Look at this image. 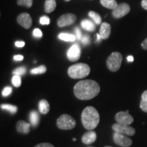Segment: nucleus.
Wrapping results in <instances>:
<instances>
[{"label":"nucleus","mask_w":147,"mask_h":147,"mask_svg":"<svg viewBox=\"0 0 147 147\" xmlns=\"http://www.w3.org/2000/svg\"><path fill=\"white\" fill-rule=\"evenodd\" d=\"M100 91V87L99 84L92 80L79 81L74 87L75 96L81 100H91L97 96Z\"/></svg>","instance_id":"nucleus-1"},{"label":"nucleus","mask_w":147,"mask_h":147,"mask_svg":"<svg viewBox=\"0 0 147 147\" xmlns=\"http://www.w3.org/2000/svg\"><path fill=\"white\" fill-rule=\"evenodd\" d=\"M81 121L84 128L87 130H93L100 123V115L94 107L88 106L82 111Z\"/></svg>","instance_id":"nucleus-2"},{"label":"nucleus","mask_w":147,"mask_h":147,"mask_svg":"<svg viewBox=\"0 0 147 147\" xmlns=\"http://www.w3.org/2000/svg\"><path fill=\"white\" fill-rule=\"evenodd\" d=\"M91 69L86 63H76L70 66L67 70L69 76L74 79L83 78L90 74Z\"/></svg>","instance_id":"nucleus-3"},{"label":"nucleus","mask_w":147,"mask_h":147,"mask_svg":"<svg viewBox=\"0 0 147 147\" xmlns=\"http://www.w3.org/2000/svg\"><path fill=\"white\" fill-rule=\"evenodd\" d=\"M57 125L60 129L69 130L72 129L76 127V122L70 115L63 114L61 115L57 120Z\"/></svg>","instance_id":"nucleus-4"},{"label":"nucleus","mask_w":147,"mask_h":147,"mask_svg":"<svg viewBox=\"0 0 147 147\" xmlns=\"http://www.w3.org/2000/svg\"><path fill=\"white\" fill-rule=\"evenodd\" d=\"M123 61V56L120 53L115 52L108 57L106 65L111 71H117L120 69Z\"/></svg>","instance_id":"nucleus-5"},{"label":"nucleus","mask_w":147,"mask_h":147,"mask_svg":"<svg viewBox=\"0 0 147 147\" xmlns=\"http://www.w3.org/2000/svg\"><path fill=\"white\" fill-rule=\"evenodd\" d=\"M113 129L115 132H118L119 134L129 136H131L136 134V130L132 127L127 125L119 124L118 123L113 125Z\"/></svg>","instance_id":"nucleus-6"},{"label":"nucleus","mask_w":147,"mask_h":147,"mask_svg":"<svg viewBox=\"0 0 147 147\" xmlns=\"http://www.w3.org/2000/svg\"><path fill=\"white\" fill-rule=\"evenodd\" d=\"M113 140L116 144L122 147H129L132 144V140L129 138L118 132L114 133Z\"/></svg>","instance_id":"nucleus-7"},{"label":"nucleus","mask_w":147,"mask_h":147,"mask_svg":"<svg viewBox=\"0 0 147 147\" xmlns=\"http://www.w3.org/2000/svg\"><path fill=\"white\" fill-rule=\"evenodd\" d=\"M115 120L117 123L122 125H129L134 122V118L129 114V110L125 112L121 111L116 115Z\"/></svg>","instance_id":"nucleus-8"},{"label":"nucleus","mask_w":147,"mask_h":147,"mask_svg":"<svg viewBox=\"0 0 147 147\" xmlns=\"http://www.w3.org/2000/svg\"><path fill=\"white\" fill-rule=\"evenodd\" d=\"M76 16L75 14L68 13L63 14L58 18L57 25L59 27H64L72 25L76 21Z\"/></svg>","instance_id":"nucleus-9"},{"label":"nucleus","mask_w":147,"mask_h":147,"mask_svg":"<svg viewBox=\"0 0 147 147\" xmlns=\"http://www.w3.org/2000/svg\"><path fill=\"white\" fill-rule=\"evenodd\" d=\"M130 12V6L126 3H121L113 11V15L115 18H120L127 15Z\"/></svg>","instance_id":"nucleus-10"},{"label":"nucleus","mask_w":147,"mask_h":147,"mask_svg":"<svg viewBox=\"0 0 147 147\" xmlns=\"http://www.w3.org/2000/svg\"><path fill=\"white\" fill-rule=\"evenodd\" d=\"M80 55H81L80 47L77 44H74V45L71 46L67 53V59L70 61L73 62L78 61L80 57Z\"/></svg>","instance_id":"nucleus-11"},{"label":"nucleus","mask_w":147,"mask_h":147,"mask_svg":"<svg viewBox=\"0 0 147 147\" xmlns=\"http://www.w3.org/2000/svg\"><path fill=\"white\" fill-rule=\"evenodd\" d=\"M17 22L25 29H29L32 25V19L28 13H21L18 16Z\"/></svg>","instance_id":"nucleus-12"},{"label":"nucleus","mask_w":147,"mask_h":147,"mask_svg":"<svg viewBox=\"0 0 147 147\" xmlns=\"http://www.w3.org/2000/svg\"><path fill=\"white\" fill-rule=\"evenodd\" d=\"M97 139V134L95 131L89 130L82 136V141L84 144H90L95 142Z\"/></svg>","instance_id":"nucleus-13"},{"label":"nucleus","mask_w":147,"mask_h":147,"mask_svg":"<svg viewBox=\"0 0 147 147\" xmlns=\"http://www.w3.org/2000/svg\"><path fill=\"white\" fill-rule=\"evenodd\" d=\"M111 33V26L107 23H102L101 24L100 29V35L102 37V39L106 40L109 38Z\"/></svg>","instance_id":"nucleus-14"},{"label":"nucleus","mask_w":147,"mask_h":147,"mask_svg":"<svg viewBox=\"0 0 147 147\" xmlns=\"http://www.w3.org/2000/svg\"><path fill=\"white\" fill-rule=\"evenodd\" d=\"M16 130L18 133L27 134L30 131V124L23 121H19L16 123Z\"/></svg>","instance_id":"nucleus-15"},{"label":"nucleus","mask_w":147,"mask_h":147,"mask_svg":"<svg viewBox=\"0 0 147 147\" xmlns=\"http://www.w3.org/2000/svg\"><path fill=\"white\" fill-rule=\"evenodd\" d=\"M38 108L40 113L42 115H47L50 111V105L49 102L46 100H40L38 104Z\"/></svg>","instance_id":"nucleus-16"},{"label":"nucleus","mask_w":147,"mask_h":147,"mask_svg":"<svg viewBox=\"0 0 147 147\" xmlns=\"http://www.w3.org/2000/svg\"><path fill=\"white\" fill-rule=\"evenodd\" d=\"M29 121L31 125L33 127H37L40 122V117L38 112L36 110H32L29 114Z\"/></svg>","instance_id":"nucleus-17"},{"label":"nucleus","mask_w":147,"mask_h":147,"mask_svg":"<svg viewBox=\"0 0 147 147\" xmlns=\"http://www.w3.org/2000/svg\"><path fill=\"white\" fill-rule=\"evenodd\" d=\"M57 6L55 0H46L45 5V10L47 13H51L55 10Z\"/></svg>","instance_id":"nucleus-18"},{"label":"nucleus","mask_w":147,"mask_h":147,"mask_svg":"<svg viewBox=\"0 0 147 147\" xmlns=\"http://www.w3.org/2000/svg\"><path fill=\"white\" fill-rule=\"evenodd\" d=\"M81 26L82 28L88 31V32H93L95 29L94 23L88 19L82 20L81 22Z\"/></svg>","instance_id":"nucleus-19"},{"label":"nucleus","mask_w":147,"mask_h":147,"mask_svg":"<svg viewBox=\"0 0 147 147\" xmlns=\"http://www.w3.org/2000/svg\"><path fill=\"white\" fill-rule=\"evenodd\" d=\"M100 3L104 7L111 10H115L118 5L115 0H100Z\"/></svg>","instance_id":"nucleus-20"},{"label":"nucleus","mask_w":147,"mask_h":147,"mask_svg":"<svg viewBox=\"0 0 147 147\" xmlns=\"http://www.w3.org/2000/svg\"><path fill=\"white\" fill-rule=\"evenodd\" d=\"M58 37L60 40L65 42H74L76 40V37L74 35L65 34V33H61V34H59Z\"/></svg>","instance_id":"nucleus-21"},{"label":"nucleus","mask_w":147,"mask_h":147,"mask_svg":"<svg viewBox=\"0 0 147 147\" xmlns=\"http://www.w3.org/2000/svg\"><path fill=\"white\" fill-rule=\"evenodd\" d=\"M1 108L2 110H5L8 111L9 113H10L11 114H15L17 112L18 108L16 106L14 105H11V104H3L1 105Z\"/></svg>","instance_id":"nucleus-22"},{"label":"nucleus","mask_w":147,"mask_h":147,"mask_svg":"<svg viewBox=\"0 0 147 147\" xmlns=\"http://www.w3.org/2000/svg\"><path fill=\"white\" fill-rule=\"evenodd\" d=\"M89 16L93 20L94 23H96L97 25H100L102 23V18L100 15L94 11H90L89 12Z\"/></svg>","instance_id":"nucleus-23"},{"label":"nucleus","mask_w":147,"mask_h":147,"mask_svg":"<svg viewBox=\"0 0 147 147\" xmlns=\"http://www.w3.org/2000/svg\"><path fill=\"white\" fill-rule=\"evenodd\" d=\"M47 67L45 65H41L39 67L31 69L30 73L32 74H45L47 71Z\"/></svg>","instance_id":"nucleus-24"},{"label":"nucleus","mask_w":147,"mask_h":147,"mask_svg":"<svg viewBox=\"0 0 147 147\" xmlns=\"http://www.w3.org/2000/svg\"><path fill=\"white\" fill-rule=\"evenodd\" d=\"M12 83L14 87H19L21 84V77L18 75H14L12 78Z\"/></svg>","instance_id":"nucleus-25"},{"label":"nucleus","mask_w":147,"mask_h":147,"mask_svg":"<svg viewBox=\"0 0 147 147\" xmlns=\"http://www.w3.org/2000/svg\"><path fill=\"white\" fill-rule=\"evenodd\" d=\"M25 73H26V68L23 66L17 67V68L14 69L12 71L13 75H18V76H22V75L25 74Z\"/></svg>","instance_id":"nucleus-26"},{"label":"nucleus","mask_w":147,"mask_h":147,"mask_svg":"<svg viewBox=\"0 0 147 147\" xmlns=\"http://www.w3.org/2000/svg\"><path fill=\"white\" fill-rule=\"evenodd\" d=\"M17 3L19 5H25L27 8H31L33 4V0H17Z\"/></svg>","instance_id":"nucleus-27"},{"label":"nucleus","mask_w":147,"mask_h":147,"mask_svg":"<svg viewBox=\"0 0 147 147\" xmlns=\"http://www.w3.org/2000/svg\"><path fill=\"white\" fill-rule=\"evenodd\" d=\"M40 23L41 24V25H49V24H50V18H49L47 16H42L40 19Z\"/></svg>","instance_id":"nucleus-28"},{"label":"nucleus","mask_w":147,"mask_h":147,"mask_svg":"<svg viewBox=\"0 0 147 147\" xmlns=\"http://www.w3.org/2000/svg\"><path fill=\"white\" fill-rule=\"evenodd\" d=\"M12 89L10 87H5L2 91V95L3 97H8L12 93Z\"/></svg>","instance_id":"nucleus-29"},{"label":"nucleus","mask_w":147,"mask_h":147,"mask_svg":"<svg viewBox=\"0 0 147 147\" xmlns=\"http://www.w3.org/2000/svg\"><path fill=\"white\" fill-rule=\"evenodd\" d=\"M81 42L84 45H88L91 42V39H90L89 36L88 35H84L82 38Z\"/></svg>","instance_id":"nucleus-30"},{"label":"nucleus","mask_w":147,"mask_h":147,"mask_svg":"<svg viewBox=\"0 0 147 147\" xmlns=\"http://www.w3.org/2000/svg\"><path fill=\"white\" fill-rule=\"evenodd\" d=\"M140 108L142 109V111H144L145 113H147V102L141 100L140 104Z\"/></svg>","instance_id":"nucleus-31"},{"label":"nucleus","mask_w":147,"mask_h":147,"mask_svg":"<svg viewBox=\"0 0 147 147\" xmlns=\"http://www.w3.org/2000/svg\"><path fill=\"white\" fill-rule=\"evenodd\" d=\"M33 35L36 38H41L42 36V32L39 29H35L33 32Z\"/></svg>","instance_id":"nucleus-32"},{"label":"nucleus","mask_w":147,"mask_h":147,"mask_svg":"<svg viewBox=\"0 0 147 147\" xmlns=\"http://www.w3.org/2000/svg\"><path fill=\"white\" fill-rule=\"evenodd\" d=\"M34 147H55L52 144L48 142H44V143H40L35 146Z\"/></svg>","instance_id":"nucleus-33"},{"label":"nucleus","mask_w":147,"mask_h":147,"mask_svg":"<svg viewBox=\"0 0 147 147\" xmlns=\"http://www.w3.org/2000/svg\"><path fill=\"white\" fill-rule=\"evenodd\" d=\"M75 33H76V38L78 40H81L82 39V33L80 29L78 28V27H76L75 28Z\"/></svg>","instance_id":"nucleus-34"},{"label":"nucleus","mask_w":147,"mask_h":147,"mask_svg":"<svg viewBox=\"0 0 147 147\" xmlns=\"http://www.w3.org/2000/svg\"><path fill=\"white\" fill-rule=\"evenodd\" d=\"M25 45V42L23 41H17L15 42V46L16 47L22 48Z\"/></svg>","instance_id":"nucleus-35"},{"label":"nucleus","mask_w":147,"mask_h":147,"mask_svg":"<svg viewBox=\"0 0 147 147\" xmlns=\"http://www.w3.org/2000/svg\"><path fill=\"white\" fill-rule=\"evenodd\" d=\"M24 59L23 55H15V56H14V59L15 61H22Z\"/></svg>","instance_id":"nucleus-36"},{"label":"nucleus","mask_w":147,"mask_h":147,"mask_svg":"<svg viewBox=\"0 0 147 147\" xmlns=\"http://www.w3.org/2000/svg\"><path fill=\"white\" fill-rule=\"evenodd\" d=\"M142 100L147 102V90L143 92L142 94Z\"/></svg>","instance_id":"nucleus-37"},{"label":"nucleus","mask_w":147,"mask_h":147,"mask_svg":"<svg viewBox=\"0 0 147 147\" xmlns=\"http://www.w3.org/2000/svg\"><path fill=\"white\" fill-rule=\"evenodd\" d=\"M141 5H142V8H144V10H147V0H142Z\"/></svg>","instance_id":"nucleus-38"},{"label":"nucleus","mask_w":147,"mask_h":147,"mask_svg":"<svg viewBox=\"0 0 147 147\" xmlns=\"http://www.w3.org/2000/svg\"><path fill=\"white\" fill-rule=\"evenodd\" d=\"M142 47L143 49H144V50L147 51V38H146V39H145L144 41L142 42Z\"/></svg>","instance_id":"nucleus-39"},{"label":"nucleus","mask_w":147,"mask_h":147,"mask_svg":"<svg viewBox=\"0 0 147 147\" xmlns=\"http://www.w3.org/2000/svg\"><path fill=\"white\" fill-rule=\"evenodd\" d=\"M127 61L129 62H133L134 61V57L131 56V55L127 57Z\"/></svg>","instance_id":"nucleus-40"},{"label":"nucleus","mask_w":147,"mask_h":147,"mask_svg":"<svg viewBox=\"0 0 147 147\" xmlns=\"http://www.w3.org/2000/svg\"><path fill=\"white\" fill-rule=\"evenodd\" d=\"M101 39H102V37L100 35V34H97V42H100L101 41Z\"/></svg>","instance_id":"nucleus-41"},{"label":"nucleus","mask_w":147,"mask_h":147,"mask_svg":"<svg viewBox=\"0 0 147 147\" xmlns=\"http://www.w3.org/2000/svg\"><path fill=\"white\" fill-rule=\"evenodd\" d=\"M73 140H74V141H76V138H73Z\"/></svg>","instance_id":"nucleus-42"},{"label":"nucleus","mask_w":147,"mask_h":147,"mask_svg":"<svg viewBox=\"0 0 147 147\" xmlns=\"http://www.w3.org/2000/svg\"><path fill=\"white\" fill-rule=\"evenodd\" d=\"M65 1H71V0H65Z\"/></svg>","instance_id":"nucleus-43"},{"label":"nucleus","mask_w":147,"mask_h":147,"mask_svg":"<svg viewBox=\"0 0 147 147\" xmlns=\"http://www.w3.org/2000/svg\"><path fill=\"white\" fill-rule=\"evenodd\" d=\"M105 147H112V146H105Z\"/></svg>","instance_id":"nucleus-44"}]
</instances>
